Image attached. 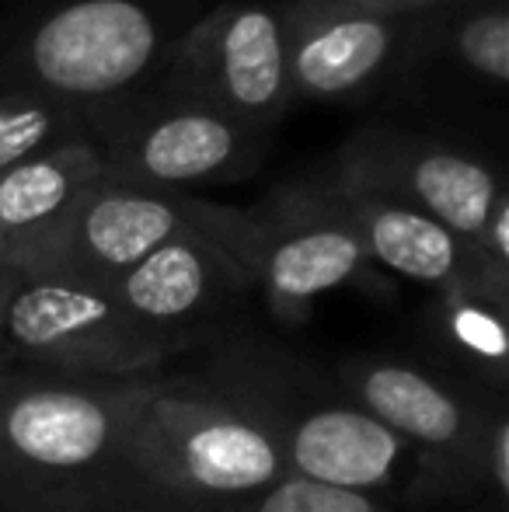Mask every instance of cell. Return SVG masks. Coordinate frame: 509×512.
Listing matches in <instances>:
<instances>
[{
	"instance_id": "cell-1",
	"label": "cell",
	"mask_w": 509,
	"mask_h": 512,
	"mask_svg": "<svg viewBox=\"0 0 509 512\" xmlns=\"http://www.w3.org/2000/svg\"><path fill=\"white\" fill-rule=\"evenodd\" d=\"M283 474L269 436L210 380L154 373L84 512H234Z\"/></svg>"
},
{
	"instance_id": "cell-2",
	"label": "cell",
	"mask_w": 509,
	"mask_h": 512,
	"mask_svg": "<svg viewBox=\"0 0 509 512\" xmlns=\"http://www.w3.org/2000/svg\"><path fill=\"white\" fill-rule=\"evenodd\" d=\"M199 14V0H14L0 18V84L88 122L147 88Z\"/></svg>"
},
{
	"instance_id": "cell-3",
	"label": "cell",
	"mask_w": 509,
	"mask_h": 512,
	"mask_svg": "<svg viewBox=\"0 0 509 512\" xmlns=\"http://www.w3.org/2000/svg\"><path fill=\"white\" fill-rule=\"evenodd\" d=\"M203 373L276 446L293 478L374 495L394 481L415 485V453L349 394H335L279 349L248 338L217 342Z\"/></svg>"
},
{
	"instance_id": "cell-4",
	"label": "cell",
	"mask_w": 509,
	"mask_h": 512,
	"mask_svg": "<svg viewBox=\"0 0 509 512\" xmlns=\"http://www.w3.org/2000/svg\"><path fill=\"white\" fill-rule=\"evenodd\" d=\"M342 387L415 453V499L489 492L506 506L509 411L503 394L401 359L346 363Z\"/></svg>"
},
{
	"instance_id": "cell-5",
	"label": "cell",
	"mask_w": 509,
	"mask_h": 512,
	"mask_svg": "<svg viewBox=\"0 0 509 512\" xmlns=\"http://www.w3.org/2000/svg\"><path fill=\"white\" fill-rule=\"evenodd\" d=\"M143 380L0 370V464L32 512H84L116 457Z\"/></svg>"
},
{
	"instance_id": "cell-6",
	"label": "cell",
	"mask_w": 509,
	"mask_h": 512,
	"mask_svg": "<svg viewBox=\"0 0 509 512\" xmlns=\"http://www.w3.org/2000/svg\"><path fill=\"white\" fill-rule=\"evenodd\" d=\"M84 126L102 154L105 178L182 196L252 178L276 143L265 129L157 81L91 115Z\"/></svg>"
},
{
	"instance_id": "cell-7",
	"label": "cell",
	"mask_w": 509,
	"mask_h": 512,
	"mask_svg": "<svg viewBox=\"0 0 509 512\" xmlns=\"http://www.w3.org/2000/svg\"><path fill=\"white\" fill-rule=\"evenodd\" d=\"M175 352L126 314L112 286L53 272H18L0 310L7 370L74 380L150 377Z\"/></svg>"
},
{
	"instance_id": "cell-8",
	"label": "cell",
	"mask_w": 509,
	"mask_h": 512,
	"mask_svg": "<svg viewBox=\"0 0 509 512\" xmlns=\"http://www.w3.org/2000/svg\"><path fill=\"white\" fill-rule=\"evenodd\" d=\"M234 258L279 324H297L321 297L374 272L360 237L318 175L283 182L241 209Z\"/></svg>"
},
{
	"instance_id": "cell-9",
	"label": "cell",
	"mask_w": 509,
	"mask_h": 512,
	"mask_svg": "<svg viewBox=\"0 0 509 512\" xmlns=\"http://www.w3.org/2000/svg\"><path fill=\"white\" fill-rule=\"evenodd\" d=\"M234 220L238 206L102 178L14 272H53L109 286L178 234H203L231 255Z\"/></svg>"
},
{
	"instance_id": "cell-10",
	"label": "cell",
	"mask_w": 509,
	"mask_h": 512,
	"mask_svg": "<svg viewBox=\"0 0 509 512\" xmlns=\"http://www.w3.org/2000/svg\"><path fill=\"white\" fill-rule=\"evenodd\" d=\"M154 81L276 136L297 108L279 0H220L206 7L178 35Z\"/></svg>"
},
{
	"instance_id": "cell-11",
	"label": "cell",
	"mask_w": 509,
	"mask_h": 512,
	"mask_svg": "<svg viewBox=\"0 0 509 512\" xmlns=\"http://www.w3.org/2000/svg\"><path fill=\"white\" fill-rule=\"evenodd\" d=\"M328 168L419 209L468 244L478 241L496 203L509 196L499 168L482 150L398 122L360 126L342 140Z\"/></svg>"
},
{
	"instance_id": "cell-12",
	"label": "cell",
	"mask_w": 509,
	"mask_h": 512,
	"mask_svg": "<svg viewBox=\"0 0 509 512\" xmlns=\"http://www.w3.org/2000/svg\"><path fill=\"white\" fill-rule=\"evenodd\" d=\"M297 105L367 108L391 98L412 39V14L360 0H279Z\"/></svg>"
},
{
	"instance_id": "cell-13",
	"label": "cell",
	"mask_w": 509,
	"mask_h": 512,
	"mask_svg": "<svg viewBox=\"0 0 509 512\" xmlns=\"http://www.w3.org/2000/svg\"><path fill=\"white\" fill-rule=\"evenodd\" d=\"M112 293L140 328L171 352L224 342L255 283L224 248L203 234H178L112 279Z\"/></svg>"
},
{
	"instance_id": "cell-14",
	"label": "cell",
	"mask_w": 509,
	"mask_h": 512,
	"mask_svg": "<svg viewBox=\"0 0 509 512\" xmlns=\"http://www.w3.org/2000/svg\"><path fill=\"white\" fill-rule=\"evenodd\" d=\"M509 88V0H447L412 14V39L387 102L482 108Z\"/></svg>"
},
{
	"instance_id": "cell-15",
	"label": "cell",
	"mask_w": 509,
	"mask_h": 512,
	"mask_svg": "<svg viewBox=\"0 0 509 512\" xmlns=\"http://www.w3.org/2000/svg\"><path fill=\"white\" fill-rule=\"evenodd\" d=\"M339 213L360 237L370 265L398 272L436 293H478L499 307H509V283H499L478 251L419 209L398 203L335 168L314 171Z\"/></svg>"
},
{
	"instance_id": "cell-16",
	"label": "cell",
	"mask_w": 509,
	"mask_h": 512,
	"mask_svg": "<svg viewBox=\"0 0 509 512\" xmlns=\"http://www.w3.org/2000/svg\"><path fill=\"white\" fill-rule=\"evenodd\" d=\"M105 178L88 133L42 147L0 171V237L11 265L35 251Z\"/></svg>"
},
{
	"instance_id": "cell-17",
	"label": "cell",
	"mask_w": 509,
	"mask_h": 512,
	"mask_svg": "<svg viewBox=\"0 0 509 512\" xmlns=\"http://www.w3.org/2000/svg\"><path fill=\"white\" fill-rule=\"evenodd\" d=\"M506 314L478 293H436V331L464 373L503 394L506 387Z\"/></svg>"
},
{
	"instance_id": "cell-18",
	"label": "cell",
	"mask_w": 509,
	"mask_h": 512,
	"mask_svg": "<svg viewBox=\"0 0 509 512\" xmlns=\"http://www.w3.org/2000/svg\"><path fill=\"white\" fill-rule=\"evenodd\" d=\"M77 133H88V126L74 108L14 84H0V171Z\"/></svg>"
},
{
	"instance_id": "cell-19",
	"label": "cell",
	"mask_w": 509,
	"mask_h": 512,
	"mask_svg": "<svg viewBox=\"0 0 509 512\" xmlns=\"http://www.w3.org/2000/svg\"><path fill=\"white\" fill-rule=\"evenodd\" d=\"M234 512H394V509H387L374 495L283 474L276 485H269L265 492L241 502Z\"/></svg>"
},
{
	"instance_id": "cell-20",
	"label": "cell",
	"mask_w": 509,
	"mask_h": 512,
	"mask_svg": "<svg viewBox=\"0 0 509 512\" xmlns=\"http://www.w3.org/2000/svg\"><path fill=\"white\" fill-rule=\"evenodd\" d=\"M360 4L377 7V11H387V14H419L436 4H447V0H360Z\"/></svg>"
},
{
	"instance_id": "cell-21",
	"label": "cell",
	"mask_w": 509,
	"mask_h": 512,
	"mask_svg": "<svg viewBox=\"0 0 509 512\" xmlns=\"http://www.w3.org/2000/svg\"><path fill=\"white\" fill-rule=\"evenodd\" d=\"M0 512H32L28 499L14 488V481L7 478L4 464H0Z\"/></svg>"
},
{
	"instance_id": "cell-22",
	"label": "cell",
	"mask_w": 509,
	"mask_h": 512,
	"mask_svg": "<svg viewBox=\"0 0 509 512\" xmlns=\"http://www.w3.org/2000/svg\"><path fill=\"white\" fill-rule=\"evenodd\" d=\"M14 265H11V255H7V244H4V237H0V293H7L11 290V283H14Z\"/></svg>"
},
{
	"instance_id": "cell-23",
	"label": "cell",
	"mask_w": 509,
	"mask_h": 512,
	"mask_svg": "<svg viewBox=\"0 0 509 512\" xmlns=\"http://www.w3.org/2000/svg\"><path fill=\"white\" fill-rule=\"evenodd\" d=\"M0 370H7V366H4V363H0Z\"/></svg>"
}]
</instances>
